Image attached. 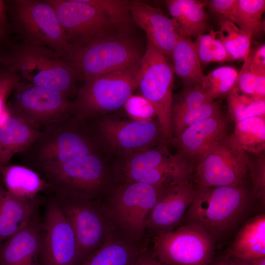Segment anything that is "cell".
Returning a JSON list of instances; mask_svg holds the SVG:
<instances>
[{
    "instance_id": "1",
    "label": "cell",
    "mask_w": 265,
    "mask_h": 265,
    "mask_svg": "<svg viewBox=\"0 0 265 265\" xmlns=\"http://www.w3.org/2000/svg\"><path fill=\"white\" fill-rule=\"evenodd\" d=\"M1 65L9 67L26 81L58 91L68 98L76 95L81 80L74 65L51 49L13 43L2 52Z\"/></svg>"
},
{
    "instance_id": "2",
    "label": "cell",
    "mask_w": 265,
    "mask_h": 265,
    "mask_svg": "<svg viewBox=\"0 0 265 265\" xmlns=\"http://www.w3.org/2000/svg\"><path fill=\"white\" fill-rule=\"evenodd\" d=\"M84 123L71 116L43 129L21 153L22 165L38 172L95 153L96 144Z\"/></svg>"
},
{
    "instance_id": "3",
    "label": "cell",
    "mask_w": 265,
    "mask_h": 265,
    "mask_svg": "<svg viewBox=\"0 0 265 265\" xmlns=\"http://www.w3.org/2000/svg\"><path fill=\"white\" fill-rule=\"evenodd\" d=\"M250 197L245 185L198 190L184 218L186 223L201 227L214 239L220 238L239 221Z\"/></svg>"
},
{
    "instance_id": "4",
    "label": "cell",
    "mask_w": 265,
    "mask_h": 265,
    "mask_svg": "<svg viewBox=\"0 0 265 265\" xmlns=\"http://www.w3.org/2000/svg\"><path fill=\"white\" fill-rule=\"evenodd\" d=\"M9 27L24 43L52 49L67 58L72 47L47 0H6Z\"/></svg>"
},
{
    "instance_id": "5",
    "label": "cell",
    "mask_w": 265,
    "mask_h": 265,
    "mask_svg": "<svg viewBox=\"0 0 265 265\" xmlns=\"http://www.w3.org/2000/svg\"><path fill=\"white\" fill-rule=\"evenodd\" d=\"M140 74V61L126 68L84 80L73 102V117L84 121L123 106L138 88Z\"/></svg>"
},
{
    "instance_id": "6",
    "label": "cell",
    "mask_w": 265,
    "mask_h": 265,
    "mask_svg": "<svg viewBox=\"0 0 265 265\" xmlns=\"http://www.w3.org/2000/svg\"><path fill=\"white\" fill-rule=\"evenodd\" d=\"M143 54L135 40L121 33L73 48L66 59L84 81L136 64Z\"/></svg>"
},
{
    "instance_id": "7",
    "label": "cell",
    "mask_w": 265,
    "mask_h": 265,
    "mask_svg": "<svg viewBox=\"0 0 265 265\" xmlns=\"http://www.w3.org/2000/svg\"><path fill=\"white\" fill-rule=\"evenodd\" d=\"M138 88L154 106L161 135V143L168 146L173 138L171 110L175 72L169 59L147 41L140 61Z\"/></svg>"
},
{
    "instance_id": "8",
    "label": "cell",
    "mask_w": 265,
    "mask_h": 265,
    "mask_svg": "<svg viewBox=\"0 0 265 265\" xmlns=\"http://www.w3.org/2000/svg\"><path fill=\"white\" fill-rule=\"evenodd\" d=\"M168 147L161 143L133 154L123 167L126 181L168 187L191 181L194 164Z\"/></svg>"
},
{
    "instance_id": "9",
    "label": "cell",
    "mask_w": 265,
    "mask_h": 265,
    "mask_svg": "<svg viewBox=\"0 0 265 265\" xmlns=\"http://www.w3.org/2000/svg\"><path fill=\"white\" fill-rule=\"evenodd\" d=\"M7 108L41 131L73 116V102L58 91L20 80L7 102Z\"/></svg>"
},
{
    "instance_id": "10",
    "label": "cell",
    "mask_w": 265,
    "mask_h": 265,
    "mask_svg": "<svg viewBox=\"0 0 265 265\" xmlns=\"http://www.w3.org/2000/svg\"><path fill=\"white\" fill-rule=\"evenodd\" d=\"M73 48L104 38L126 33L94 6L83 0H47Z\"/></svg>"
},
{
    "instance_id": "11",
    "label": "cell",
    "mask_w": 265,
    "mask_h": 265,
    "mask_svg": "<svg viewBox=\"0 0 265 265\" xmlns=\"http://www.w3.org/2000/svg\"><path fill=\"white\" fill-rule=\"evenodd\" d=\"M214 247V239L204 229L186 223L156 235L152 252L164 265H208Z\"/></svg>"
},
{
    "instance_id": "12",
    "label": "cell",
    "mask_w": 265,
    "mask_h": 265,
    "mask_svg": "<svg viewBox=\"0 0 265 265\" xmlns=\"http://www.w3.org/2000/svg\"><path fill=\"white\" fill-rule=\"evenodd\" d=\"M38 173L51 185L55 195L82 200L92 197L101 187L105 177L104 163L96 153Z\"/></svg>"
},
{
    "instance_id": "13",
    "label": "cell",
    "mask_w": 265,
    "mask_h": 265,
    "mask_svg": "<svg viewBox=\"0 0 265 265\" xmlns=\"http://www.w3.org/2000/svg\"><path fill=\"white\" fill-rule=\"evenodd\" d=\"M166 187L126 181L113 192L109 212L117 224L131 238H141L151 211Z\"/></svg>"
},
{
    "instance_id": "14",
    "label": "cell",
    "mask_w": 265,
    "mask_h": 265,
    "mask_svg": "<svg viewBox=\"0 0 265 265\" xmlns=\"http://www.w3.org/2000/svg\"><path fill=\"white\" fill-rule=\"evenodd\" d=\"M227 136L195 165L191 181L198 190L245 185L249 154L232 145Z\"/></svg>"
},
{
    "instance_id": "15",
    "label": "cell",
    "mask_w": 265,
    "mask_h": 265,
    "mask_svg": "<svg viewBox=\"0 0 265 265\" xmlns=\"http://www.w3.org/2000/svg\"><path fill=\"white\" fill-rule=\"evenodd\" d=\"M41 265H78V245L71 225L55 197L47 204L42 221Z\"/></svg>"
},
{
    "instance_id": "16",
    "label": "cell",
    "mask_w": 265,
    "mask_h": 265,
    "mask_svg": "<svg viewBox=\"0 0 265 265\" xmlns=\"http://www.w3.org/2000/svg\"><path fill=\"white\" fill-rule=\"evenodd\" d=\"M54 197L73 228L80 264L104 243L106 233L104 219L88 200Z\"/></svg>"
},
{
    "instance_id": "17",
    "label": "cell",
    "mask_w": 265,
    "mask_h": 265,
    "mask_svg": "<svg viewBox=\"0 0 265 265\" xmlns=\"http://www.w3.org/2000/svg\"><path fill=\"white\" fill-rule=\"evenodd\" d=\"M98 130L103 140L119 152L134 154L149 149L159 139L161 142L159 123L154 120L125 121L106 118L99 123Z\"/></svg>"
},
{
    "instance_id": "18",
    "label": "cell",
    "mask_w": 265,
    "mask_h": 265,
    "mask_svg": "<svg viewBox=\"0 0 265 265\" xmlns=\"http://www.w3.org/2000/svg\"><path fill=\"white\" fill-rule=\"evenodd\" d=\"M198 191L192 181L165 187L147 217L146 230L156 235L174 230Z\"/></svg>"
},
{
    "instance_id": "19",
    "label": "cell",
    "mask_w": 265,
    "mask_h": 265,
    "mask_svg": "<svg viewBox=\"0 0 265 265\" xmlns=\"http://www.w3.org/2000/svg\"><path fill=\"white\" fill-rule=\"evenodd\" d=\"M227 122L222 114L203 120L172 138L178 154L195 165L228 134Z\"/></svg>"
},
{
    "instance_id": "20",
    "label": "cell",
    "mask_w": 265,
    "mask_h": 265,
    "mask_svg": "<svg viewBox=\"0 0 265 265\" xmlns=\"http://www.w3.org/2000/svg\"><path fill=\"white\" fill-rule=\"evenodd\" d=\"M133 22L146 33L148 41L168 59L180 35L171 18L160 9L139 0L129 1Z\"/></svg>"
},
{
    "instance_id": "21",
    "label": "cell",
    "mask_w": 265,
    "mask_h": 265,
    "mask_svg": "<svg viewBox=\"0 0 265 265\" xmlns=\"http://www.w3.org/2000/svg\"><path fill=\"white\" fill-rule=\"evenodd\" d=\"M42 220L38 214L0 244V265H41Z\"/></svg>"
},
{
    "instance_id": "22",
    "label": "cell",
    "mask_w": 265,
    "mask_h": 265,
    "mask_svg": "<svg viewBox=\"0 0 265 265\" xmlns=\"http://www.w3.org/2000/svg\"><path fill=\"white\" fill-rule=\"evenodd\" d=\"M40 200L16 198L0 178V244L24 227L37 213Z\"/></svg>"
},
{
    "instance_id": "23",
    "label": "cell",
    "mask_w": 265,
    "mask_h": 265,
    "mask_svg": "<svg viewBox=\"0 0 265 265\" xmlns=\"http://www.w3.org/2000/svg\"><path fill=\"white\" fill-rule=\"evenodd\" d=\"M40 132L8 111L6 116L0 122V169L8 165L15 154L27 150Z\"/></svg>"
},
{
    "instance_id": "24",
    "label": "cell",
    "mask_w": 265,
    "mask_h": 265,
    "mask_svg": "<svg viewBox=\"0 0 265 265\" xmlns=\"http://www.w3.org/2000/svg\"><path fill=\"white\" fill-rule=\"evenodd\" d=\"M0 178L8 192L24 200H32L51 185L38 173L23 165H7L0 169Z\"/></svg>"
},
{
    "instance_id": "25",
    "label": "cell",
    "mask_w": 265,
    "mask_h": 265,
    "mask_svg": "<svg viewBox=\"0 0 265 265\" xmlns=\"http://www.w3.org/2000/svg\"><path fill=\"white\" fill-rule=\"evenodd\" d=\"M165 3L181 36L196 39L205 33L208 19L205 3L196 0H167Z\"/></svg>"
},
{
    "instance_id": "26",
    "label": "cell",
    "mask_w": 265,
    "mask_h": 265,
    "mask_svg": "<svg viewBox=\"0 0 265 265\" xmlns=\"http://www.w3.org/2000/svg\"><path fill=\"white\" fill-rule=\"evenodd\" d=\"M234 258L248 261L265 257V215L261 213L248 220L240 228L230 247Z\"/></svg>"
},
{
    "instance_id": "27",
    "label": "cell",
    "mask_w": 265,
    "mask_h": 265,
    "mask_svg": "<svg viewBox=\"0 0 265 265\" xmlns=\"http://www.w3.org/2000/svg\"><path fill=\"white\" fill-rule=\"evenodd\" d=\"M171 58L175 73L181 79L184 86L202 84L205 75L191 38L180 36L173 48Z\"/></svg>"
},
{
    "instance_id": "28",
    "label": "cell",
    "mask_w": 265,
    "mask_h": 265,
    "mask_svg": "<svg viewBox=\"0 0 265 265\" xmlns=\"http://www.w3.org/2000/svg\"><path fill=\"white\" fill-rule=\"evenodd\" d=\"M235 124L233 133L227 136L232 145L248 154L265 152V116L251 117Z\"/></svg>"
},
{
    "instance_id": "29",
    "label": "cell",
    "mask_w": 265,
    "mask_h": 265,
    "mask_svg": "<svg viewBox=\"0 0 265 265\" xmlns=\"http://www.w3.org/2000/svg\"><path fill=\"white\" fill-rule=\"evenodd\" d=\"M140 251L112 236L79 265H132Z\"/></svg>"
},
{
    "instance_id": "30",
    "label": "cell",
    "mask_w": 265,
    "mask_h": 265,
    "mask_svg": "<svg viewBox=\"0 0 265 265\" xmlns=\"http://www.w3.org/2000/svg\"><path fill=\"white\" fill-rule=\"evenodd\" d=\"M265 10L264 0H237L232 22L251 38L260 35L265 30Z\"/></svg>"
},
{
    "instance_id": "31",
    "label": "cell",
    "mask_w": 265,
    "mask_h": 265,
    "mask_svg": "<svg viewBox=\"0 0 265 265\" xmlns=\"http://www.w3.org/2000/svg\"><path fill=\"white\" fill-rule=\"evenodd\" d=\"M226 96L229 113L235 123L251 117L265 116V99L242 93L236 84Z\"/></svg>"
},
{
    "instance_id": "32",
    "label": "cell",
    "mask_w": 265,
    "mask_h": 265,
    "mask_svg": "<svg viewBox=\"0 0 265 265\" xmlns=\"http://www.w3.org/2000/svg\"><path fill=\"white\" fill-rule=\"evenodd\" d=\"M217 35L234 60L244 61L250 51L251 38L241 30L233 22L220 20V28Z\"/></svg>"
},
{
    "instance_id": "33",
    "label": "cell",
    "mask_w": 265,
    "mask_h": 265,
    "mask_svg": "<svg viewBox=\"0 0 265 265\" xmlns=\"http://www.w3.org/2000/svg\"><path fill=\"white\" fill-rule=\"evenodd\" d=\"M238 75L235 68L223 66L205 75L202 85L210 101L226 96L236 84Z\"/></svg>"
},
{
    "instance_id": "34",
    "label": "cell",
    "mask_w": 265,
    "mask_h": 265,
    "mask_svg": "<svg viewBox=\"0 0 265 265\" xmlns=\"http://www.w3.org/2000/svg\"><path fill=\"white\" fill-rule=\"evenodd\" d=\"M221 113L219 105L214 101L190 110L171 115L173 137H176L192 125Z\"/></svg>"
},
{
    "instance_id": "35",
    "label": "cell",
    "mask_w": 265,
    "mask_h": 265,
    "mask_svg": "<svg viewBox=\"0 0 265 265\" xmlns=\"http://www.w3.org/2000/svg\"><path fill=\"white\" fill-rule=\"evenodd\" d=\"M109 19L122 30L126 32L133 22L129 10V0H83Z\"/></svg>"
},
{
    "instance_id": "36",
    "label": "cell",
    "mask_w": 265,
    "mask_h": 265,
    "mask_svg": "<svg viewBox=\"0 0 265 265\" xmlns=\"http://www.w3.org/2000/svg\"><path fill=\"white\" fill-rule=\"evenodd\" d=\"M210 101L202 84L184 86L182 90L173 97L171 115L194 109Z\"/></svg>"
},
{
    "instance_id": "37",
    "label": "cell",
    "mask_w": 265,
    "mask_h": 265,
    "mask_svg": "<svg viewBox=\"0 0 265 265\" xmlns=\"http://www.w3.org/2000/svg\"><path fill=\"white\" fill-rule=\"evenodd\" d=\"M249 154L248 175L252 187V196L262 203L265 201V154Z\"/></svg>"
},
{
    "instance_id": "38",
    "label": "cell",
    "mask_w": 265,
    "mask_h": 265,
    "mask_svg": "<svg viewBox=\"0 0 265 265\" xmlns=\"http://www.w3.org/2000/svg\"><path fill=\"white\" fill-rule=\"evenodd\" d=\"M123 107L133 121H152L157 117L153 105L141 95H131Z\"/></svg>"
},
{
    "instance_id": "39",
    "label": "cell",
    "mask_w": 265,
    "mask_h": 265,
    "mask_svg": "<svg viewBox=\"0 0 265 265\" xmlns=\"http://www.w3.org/2000/svg\"><path fill=\"white\" fill-rule=\"evenodd\" d=\"M20 78L9 67L0 66V122L8 114L7 102Z\"/></svg>"
},
{
    "instance_id": "40",
    "label": "cell",
    "mask_w": 265,
    "mask_h": 265,
    "mask_svg": "<svg viewBox=\"0 0 265 265\" xmlns=\"http://www.w3.org/2000/svg\"><path fill=\"white\" fill-rule=\"evenodd\" d=\"M216 38L217 31L212 30L209 33H204L199 36L193 41L201 66H205L213 62Z\"/></svg>"
},
{
    "instance_id": "41",
    "label": "cell",
    "mask_w": 265,
    "mask_h": 265,
    "mask_svg": "<svg viewBox=\"0 0 265 265\" xmlns=\"http://www.w3.org/2000/svg\"><path fill=\"white\" fill-rule=\"evenodd\" d=\"M244 63L255 75H265V46L263 44L250 51Z\"/></svg>"
},
{
    "instance_id": "42",
    "label": "cell",
    "mask_w": 265,
    "mask_h": 265,
    "mask_svg": "<svg viewBox=\"0 0 265 265\" xmlns=\"http://www.w3.org/2000/svg\"><path fill=\"white\" fill-rule=\"evenodd\" d=\"M237 0H211L209 1L211 10L221 20L232 22L235 12Z\"/></svg>"
},
{
    "instance_id": "43",
    "label": "cell",
    "mask_w": 265,
    "mask_h": 265,
    "mask_svg": "<svg viewBox=\"0 0 265 265\" xmlns=\"http://www.w3.org/2000/svg\"><path fill=\"white\" fill-rule=\"evenodd\" d=\"M236 85L242 93L255 98L256 87V77L244 63L238 73Z\"/></svg>"
},
{
    "instance_id": "44",
    "label": "cell",
    "mask_w": 265,
    "mask_h": 265,
    "mask_svg": "<svg viewBox=\"0 0 265 265\" xmlns=\"http://www.w3.org/2000/svg\"><path fill=\"white\" fill-rule=\"evenodd\" d=\"M132 265H164L154 256L152 251L140 250Z\"/></svg>"
},
{
    "instance_id": "45",
    "label": "cell",
    "mask_w": 265,
    "mask_h": 265,
    "mask_svg": "<svg viewBox=\"0 0 265 265\" xmlns=\"http://www.w3.org/2000/svg\"><path fill=\"white\" fill-rule=\"evenodd\" d=\"M10 27L0 24V52L5 49L12 42Z\"/></svg>"
},
{
    "instance_id": "46",
    "label": "cell",
    "mask_w": 265,
    "mask_h": 265,
    "mask_svg": "<svg viewBox=\"0 0 265 265\" xmlns=\"http://www.w3.org/2000/svg\"><path fill=\"white\" fill-rule=\"evenodd\" d=\"M0 24L9 26L6 0H0Z\"/></svg>"
},
{
    "instance_id": "47",
    "label": "cell",
    "mask_w": 265,
    "mask_h": 265,
    "mask_svg": "<svg viewBox=\"0 0 265 265\" xmlns=\"http://www.w3.org/2000/svg\"><path fill=\"white\" fill-rule=\"evenodd\" d=\"M246 262L250 265H265V257L253 258Z\"/></svg>"
},
{
    "instance_id": "48",
    "label": "cell",
    "mask_w": 265,
    "mask_h": 265,
    "mask_svg": "<svg viewBox=\"0 0 265 265\" xmlns=\"http://www.w3.org/2000/svg\"><path fill=\"white\" fill-rule=\"evenodd\" d=\"M229 265H250L247 262L244 260L235 259L228 262Z\"/></svg>"
},
{
    "instance_id": "49",
    "label": "cell",
    "mask_w": 265,
    "mask_h": 265,
    "mask_svg": "<svg viewBox=\"0 0 265 265\" xmlns=\"http://www.w3.org/2000/svg\"><path fill=\"white\" fill-rule=\"evenodd\" d=\"M213 265H229L228 262L225 261H219L215 263Z\"/></svg>"
},
{
    "instance_id": "50",
    "label": "cell",
    "mask_w": 265,
    "mask_h": 265,
    "mask_svg": "<svg viewBox=\"0 0 265 265\" xmlns=\"http://www.w3.org/2000/svg\"><path fill=\"white\" fill-rule=\"evenodd\" d=\"M2 52H0V66L1 65V63H2Z\"/></svg>"
}]
</instances>
